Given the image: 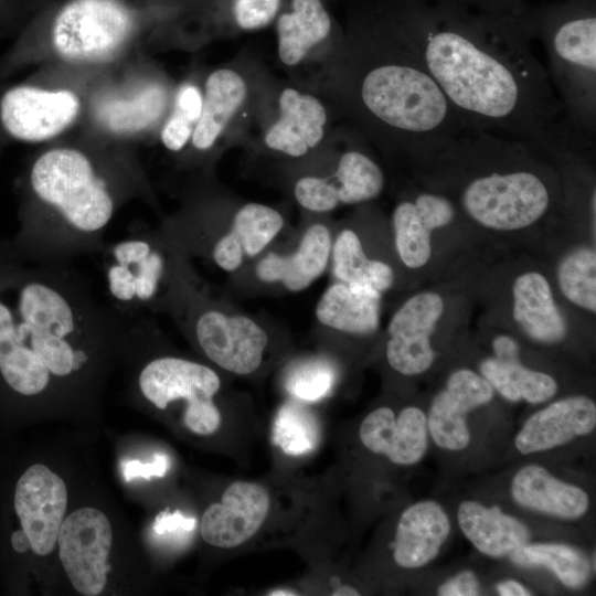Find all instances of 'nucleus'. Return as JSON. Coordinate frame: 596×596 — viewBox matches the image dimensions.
I'll return each instance as SVG.
<instances>
[{
    "mask_svg": "<svg viewBox=\"0 0 596 596\" xmlns=\"http://www.w3.org/2000/svg\"><path fill=\"white\" fill-rule=\"evenodd\" d=\"M392 18L469 128L542 151L583 149L534 53L530 4L489 12L401 0Z\"/></svg>",
    "mask_w": 596,
    "mask_h": 596,
    "instance_id": "obj_1",
    "label": "nucleus"
},
{
    "mask_svg": "<svg viewBox=\"0 0 596 596\" xmlns=\"http://www.w3.org/2000/svg\"><path fill=\"white\" fill-rule=\"evenodd\" d=\"M331 86L343 114L382 151L422 167L469 128L393 18L336 49Z\"/></svg>",
    "mask_w": 596,
    "mask_h": 596,
    "instance_id": "obj_2",
    "label": "nucleus"
},
{
    "mask_svg": "<svg viewBox=\"0 0 596 596\" xmlns=\"http://www.w3.org/2000/svg\"><path fill=\"white\" fill-rule=\"evenodd\" d=\"M545 152L521 140L466 129L426 161L432 183L453 187L464 212L494 231H517L550 210L554 192Z\"/></svg>",
    "mask_w": 596,
    "mask_h": 596,
    "instance_id": "obj_3",
    "label": "nucleus"
},
{
    "mask_svg": "<svg viewBox=\"0 0 596 596\" xmlns=\"http://www.w3.org/2000/svg\"><path fill=\"white\" fill-rule=\"evenodd\" d=\"M29 182L42 210L26 234L38 262L68 264L102 252L117 199L85 153L71 148L44 152L34 161Z\"/></svg>",
    "mask_w": 596,
    "mask_h": 596,
    "instance_id": "obj_4",
    "label": "nucleus"
},
{
    "mask_svg": "<svg viewBox=\"0 0 596 596\" xmlns=\"http://www.w3.org/2000/svg\"><path fill=\"white\" fill-rule=\"evenodd\" d=\"M534 39L566 123L582 148L596 137V0L530 6Z\"/></svg>",
    "mask_w": 596,
    "mask_h": 596,
    "instance_id": "obj_5",
    "label": "nucleus"
},
{
    "mask_svg": "<svg viewBox=\"0 0 596 596\" xmlns=\"http://www.w3.org/2000/svg\"><path fill=\"white\" fill-rule=\"evenodd\" d=\"M99 254L109 305L126 316L168 312L194 276L189 255L164 227L106 242Z\"/></svg>",
    "mask_w": 596,
    "mask_h": 596,
    "instance_id": "obj_6",
    "label": "nucleus"
},
{
    "mask_svg": "<svg viewBox=\"0 0 596 596\" xmlns=\"http://www.w3.org/2000/svg\"><path fill=\"white\" fill-rule=\"evenodd\" d=\"M168 312L220 369L245 376L262 366L269 344L266 330L253 318L225 309L196 278L179 291Z\"/></svg>",
    "mask_w": 596,
    "mask_h": 596,
    "instance_id": "obj_7",
    "label": "nucleus"
},
{
    "mask_svg": "<svg viewBox=\"0 0 596 596\" xmlns=\"http://www.w3.org/2000/svg\"><path fill=\"white\" fill-rule=\"evenodd\" d=\"M141 395L158 409L184 401L183 424L201 436L219 430L222 414L214 398L221 390V377L211 366L172 354L147 361L138 373Z\"/></svg>",
    "mask_w": 596,
    "mask_h": 596,
    "instance_id": "obj_8",
    "label": "nucleus"
},
{
    "mask_svg": "<svg viewBox=\"0 0 596 596\" xmlns=\"http://www.w3.org/2000/svg\"><path fill=\"white\" fill-rule=\"evenodd\" d=\"M364 136L354 127L345 132L343 150L324 174H306L296 180L294 196L305 210L327 213L341 205H354L380 195L385 177L380 164L363 147Z\"/></svg>",
    "mask_w": 596,
    "mask_h": 596,
    "instance_id": "obj_9",
    "label": "nucleus"
},
{
    "mask_svg": "<svg viewBox=\"0 0 596 596\" xmlns=\"http://www.w3.org/2000/svg\"><path fill=\"white\" fill-rule=\"evenodd\" d=\"M132 24L130 11L117 0H73L55 19L53 45L67 61H109L127 41Z\"/></svg>",
    "mask_w": 596,
    "mask_h": 596,
    "instance_id": "obj_10",
    "label": "nucleus"
},
{
    "mask_svg": "<svg viewBox=\"0 0 596 596\" xmlns=\"http://www.w3.org/2000/svg\"><path fill=\"white\" fill-rule=\"evenodd\" d=\"M111 542L109 520L97 509H78L63 521L57 536L60 560L79 594L96 596L104 590Z\"/></svg>",
    "mask_w": 596,
    "mask_h": 596,
    "instance_id": "obj_11",
    "label": "nucleus"
},
{
    "mask_svg": "<svg viewBox=\"0 0 596 596\" xmlns=\"http://www.w3.org/2000/svg\"><path fill=\"white\" fill-rule=\"evenodd\" d=\"M283 227L284 217L279 211L249 202L235 211L226 231L194 237L180 245L188 255L209 256L221 270L234 273L246 259L259 256Z\"/></svg>",
    "mask_w": 596,
    "mask_h": 596,
    "instance_id": "obj_12",
    "label": "nucleus"
},
{
    "mask_svg": "<svg viewBox=\"0 0 596 596\" xmlns=\"http://www.w3.org/2000/svg\"><path fill=\"white\" fill-rule=\"evenodd\" d=\"M494 390L471 369L453 371L426 412L429 438L441 450L459 453L469 447V414L489 404Z\"/></svg>",
    "mask_w": 596,
    "mask_h": 596,
    "instance_id": "obj_13",
    "label": "nucleus"
},
{
    "mask_svg": "<svg viewBox=\"0 0 596 596\" xmlns=\"http://www.w3.org/2000/svg\"><path fill=\"white\" fill-rule=\"evenodd\" d=\"M443 311V298L433 291L412 296L396 310L385 345L387 363L395 372L416 376L430 369L435 361L430 337Z\"/></svg>",
    "mask_w": 596,
    "mask_h": 596,
    "instance_id": "obj_14",
    "label": "nucleus"
},
{
    "mask_svg": "<svg viewBox=\"0 0 596 596\" xmlns=\"http://www.w3.org/2000/svg\"><path fill=\"white\" fill-rule=\"evenodd\" d=\"M272 507V494L264 485L234 481L223 491L220 501L203 512L200 523L202 539L220 549L240 547L263 528Z\"/></svg>",
    "mask_w": 596,
    "mask_h": 596,
    "instance_id": "obj_15",
    "label": "nucleus"
},
{
    "mask_svg": "<svg viewBox=\"0 0 596 596\" xmlns=\"http://www.w3.org/2000/svg\"><path fill=\"white\" fill-rule=\"evenodd\" d=\"M66 507V486L46 466L35 464L19 478L14 509L35 554L44 556L54 550Z\"/></svg>",
    "mask_w": 596,
    "mask_h": 596,
    "instance_id": "obj_16",
    "label": "nucleus"
},
{
    "mask_svg": "<svg viewBox=\"0 0 596 596\" xmlns=\"http://www.w3.org/2000/svg\"><path fill=\"white\" fill-rule=\"evenodd\" d=\"M78 109V98L70 91L19 86L2 96L0 118L6 130L13 137L25 141H43L70 126Z\"/></svg>",
    "mask_w": 596,
    "mask_h": 596,
    "instance_id": "obj_17",
    "label": "nucleus"
},
{
    "mask_svg": "<svg viewBox=\"0 0 596 596\" xmlns=\"http://www.w3.org/2000/svg\"><path fill=\"white\" fill-rule=\"evenodd\" d=\"M361 445L397 467L421 462L428 449L426 412L415 405L400 411L380 406L371 411L359 426Z\"/></svg>",
    "mask_w": 596,
    "mask_h": 596,
    "instance_id": "obj_18",
    "label": "nucleus"
},
{
    "mask_svg": "<svg viewBox=\"0 0 596 596\" xmlns=\"http://www.w3.org/2000/svg\"><path fill=\"white\" fill-rule=\"evenodd\" d=\"M596 428V404L586 395L556 400L530 415L514 437L523 456L552 450L590 435Z\"/></svg>",
    "mask_w": 596,
    "mask_h": 596,
    "instance_id": "obj_19",
    "label": "nucleus"
},
{
    "mask_svg": "<svg viewBox=\"0 0 596 596\" xmlns=\"http://www.w3.org/2000/svg\"><path fill=\"white\" fill-rule=\"evenodd\" d=\"M456 213L455 202L435 191L400 201L392 213V227L402 263L412 269L424 266L432 254V233L453 223Z\"/></svg>",
    "mask_w": 596,
    "mask_h": 596,
    "instance_id": "obj_20",
    "label": "nucleus"
},
{
    "mask_svg": "<svg viewBox=\"0 0 596 596\" xmlns=\"http://www.w3.org/2000/svg\"><path fill=\"white\" fill-rule=\"evenodd\" d=\"M328 111L312 94L284 88L277 99V117L265 130V146L290 158H301L323 140Z\"/></svg>",
    "mask_w": 596,
    "mask_h": 596,
    "instance_id": "obj_21",
    "label": "nucleus"
},
{
    "mask_svg": "<svg viewBox=\"0 0 596 596\" xmlns=\"http://www.w3.org/2000/svg\"><path fill=\"white\" fill-rule=\"evenodd\" d=\"M450 532L449 515L438 501L424 499L407 505L391 542L394 564L406 571L427 566L439 555Z\"/></svg>",
    "mask_w": 596,
    "mask_h": 596,
    "instance_id": "obj_22",
    "label": "nucleus"
},
{
    "mask_svg": "<svg viewBox=\"0 0 596 596\" xmlns=\"http://www.w3.org/2000/svg\"><path fill=\"white\" fill-rule=\"evenodd\" d=\"M332 240L324 223H313L305 230L292 252L262 255L255 265V275L262 283L281 285L288 291L305 290L329 266Z\"/></svg>",
    "mask_w": 596,
    "mask_h": 596,
    "instance_id": "obj_23",
    "label": "nucleus"
},
{
    "mask_svg": "<svg viewBox=\"0 0 596 596\" xmlns=\"http://www.w3.org/2000/svg\"><path fill=\"white\" fill-rule=\"evenodd\" d=\"M509 492L522 509L557 520H578L590 507L586 490L539 464L520 467L511 478Z\"/></svg>",
    "mask_w": 596,
    "mask_h": 596,
    "instance_id": "obj_24",
    "label": "nucleus"
},
{
    "mask_svg": "<svg viewBox=\"0 0 596 596\" xmlns=\"http://www.w3.org/2000/svg\"><path fill=\"white\" fill-rule=\"evenodd\" d=\"M456 515L461 533L487 557H508L531 541L528 524L496 504L467 499L458 504Z\"/></svg>",
    "mask_w": 596,
    "mask_h": 596,
    "instance_id": "obj_25",
    "label": "nucleus"
},
{
    "mask_svg": "<svg viewBox=\"0 0 596 596\" xmlns=\"http://www.w3.org/2000/svg\"><path fill=\"white\" fill-rule=\"evenodd\" d=\"M512 295L513 318L531 340L542 344H557L565 339L566 320L542 274L528 272L518 276Z\"/></svg>",
    "mask_w": 596,
    "mask_h": 596,
    "instance_id": "obj_26",
    "label": "nucleus"
},
{
    "mask_svg": "<svg viewBox=\"0 0 596 596\" xmlns=\"http://www.w3.org/2000/svg\"><path fill=\"white\" fill-rule=\"evenodd\" d=\"M248 93L246 78L236 70L219 68L209 75L201 114L191 136L194 148L204 151L214 146L245 106Z\"/></svg>",
    "mask_w": 596,
    "mask_h": 596,
    "instance_id": "obj_27",
    "label": "nucleus"
},
{
    "mask_svg": "<svg viewBox=\"0 0 596 596\" xmlns=\"http://www.w3.org/2000/svg\"><path fill=\"white\" fill-rule=\"evenodd\" d=\"M380 299L377 294L334 280L317 302L316 319L337 332L370 336L379 328Z\"/></svg>",
    "mask_w": 596,
    "mask_h": 596,
    "instance_id": "obj_28",
    "label": "nucleus"
},
{
    "mask_svg": "<svg viewBox=\"0 0 596 596\" xmlns=\"http://www.w3.org/2000/svg\"><path fill=\"white\" fill-rule=\"evenodd\" d=\"M332 22L320 0H292L276 24L277 54L286 66L301 64L330 35Z\"/></svg>",
    "mask_w": 596,
    "mask_h": 596,
    "instance_id": "obj_29",
    "label": "nucleus"
},
{
    "mask_svg": "<svg viewBox=\"0 0 596 596\" xmlns=\"http://www.w3.org/2000/svg\"><path fill=\"white\" fill-rule=\"evenodd\" d=\"M479 373L507 401L542 404L558 390L555 379L542 371L525 366L520 354L489 356L479 364Z\"/></svg>",
    "mask_w": 596,
    "mask_h": 596,
    "instance_id": "obj_30",
    "label": "nucleus"
},
{
    "mask_svg": "<svg viewBox=\"0 0 596 596\" xmlns=\"http://www.w3.org/2000/svg\"><path fill=\"white\" fill-rule=\"evenodd\" d=\"M167 92L160 84H143L128 94L107 95L95 105L100 124L116 134H130L152 125L164 111Z\"/></svg>",
    "mask_w": 596,
    "mask_h": 596,
    "instance_id": "obj_31",
    "label": "nucleus"
},
{
    "mask_svg": "<svg viewBox=\"0 0 596 596\" xmlns=\"http://www.w3.org/2000/svg\"><path fill=\"white\" fill-rule=\"evenodd\" d=\"M329 265L336 281L377 295L390 274L389 264L368 257L351 228H343L333 237Z\"/></svg>",
    "mask_w": 596,
    "mask_h": 596,
    "instance_id": "obj_32",
    "label": "nucleus"
},
{
    "mask_svg": "<svg viewBox=\"0 0 596 596\" xmlns=\"http://www.w3.org/2000/svg\"><path fill=\"white\" fill-rule=\"evenodd\" d=\"M508 557L519 566L549 570L568 589L582 588L592 574L590 562L583 552L561 542L530 541Z\"/></svg>",
    "mask_w": 596,
    "mask_h": 596,
    "instance_id": "obj_33",
    "label": "nucleus"
},
{
    "mask_svg": "<svg viewBox=\"0 0 596 596\" xmlns=\"http://www.w3.org/2000/svg\"><path fill=\"white\" fill-rule=\"evenodd\" d=\"M272 437L283 453L294 457L306 455L315 450L319 441L316 417L305 403L291 400L279 407Z\"/></svg>",
    "mask_w": 596,
    "mask_h": 596,
    "instance_id": "obj_34",
    "label": "nucleus"
},
{
    "mask_svg": "<svg viewBox=\"0 0 596 596\" xmlns=\"http://www.w3.org/2000/svg\"><path fill=\"white\" fill-rule=\"evenodd\" d=\"M557 281L563 295L592 313L596 311L595 249L578 246L570 251L557 266Z\"/></svg>",
    "mask_w": 596,
    "mask_h": 596,
    "instance_id": "obj_35",
    "label": "nucleus"
},
{
    "mask_svg": "<svg viewBox=\"0 0 596 596\" xmlns=\"http://www.w3.org/2000/svg\"><path fill=\"white\" fill-rule=\"evenodd\" d=\"M202 107V93L185 84L178 91L173 111L161 131V140L171 151H180L188 142L199 120Z\"/></svg>",
    "mask_w": 596,
    "mask_h": 596,
    "instance_id": "obj_36",
    "label": "nucleus"
},
{
    "mask_svg": "<svg viewBox=\"0 0 596 596\" xmlns=\"http://www.w3.org/2000/svg\"><path fill=\"white\" fill-rule=\"evenodd\" d=\"M334 377V370L326 360H307L298 363L288 372L286 390L291 400L305 404L315 403L330 393Z\"/></svg>",
    "mask_w": 596,
    "mask_h": 596,
    "instance_id": "obj_37",
    "label": "nucleus"
},
{
    "mask_svg": "<svg viewBox=\"0 0 596 596\" xmlns=\"http://www.w3.org/2000/svg\"><path fill=\"white\" fill-rule=\"evenodd\" d=\"M279 3L280 0H234V19L243 30L262 29L274 20Z\"/></svg>",
    "mask_w": 596,
    "mask_h": 596,
    "instance_id": "obj_38",
    "label": "nucleus"
},
{
    "mask_svg": "<svg viewBox=\"0 0 596 596\" xmlns=\"http://www.w3.org/2000/svg\"><path fill=\"white\" fill-rule=\"evenodd\" d=\"M482 590L478 575L470 570H464L448 577L436 588L439 596H477Z\"/></svg>",
    "mask_w": 596,
    "mask_h": 596,
    "instance_id": "obj_39",
    "label": "nucleus"
},
{
    "mask_svg": "<svg viewBox=\"0 0 596 596\" xmlns=\"http://www.w3.org/2000/svg\"><path fill=\"white\" fill-rule=\"evenodd\" d=\"M169 466L170 460L167 455L156 454L150 462H140L139 460L123 461L121 472L125 480L129 482L137 478L163 477Z\"/></svg>",
    "mask_w": 596,
    "mask_h": 596,
    "instance_id": "obj_40",
    "label": "nucleus"
},
{
    "mask_svg": "<svg viewBox=\"0 0 596 596\" xmlns=\"http://www.w3.org/2000/svg\"><path fill=\"white\" fill-rule=\"evenodd\" d=\"M195 526V520L184 517L179 511L161 512L153 523V531L160 536L190 532Z\"/></svg>",
    "mask_w": 596,
    "mask_h": 596,
    "instance_id": "obj_41",
    "label": "nucleus"
},
{
    "mask_svg": "<svg viewBox=\"0 0 596 596\" xmlns=\"http://www.w3.org/2000/svg\"><path fill=\"white\" fill-rule=\"evenodd\" d=\"M435 2L451 3L473 10L503 12L522 8L524 0H428Z\"/></svg>",
    "mask_w": 596,
    "mask_h": 596,
    "instance_id": "obj_42",
    "label": "nucleus"
},
{
    "mask_svg": "<svg viewBox=\"0 0 596 596\" xmlns=\"http://www.w3.org/2000/svg\"><path fill=\"white\" fill-rule=\"evenodd\" d=\"M496 593L500 596H529L532 592L521 582L512 578L496 584Z\"/></svg>",
    "mask_w": 596,
    "mask_h": 596,
    "instance_id": "obj_43",
    "label": "nucleus"
},
{
    "mask_svg": "<svg viewBox=\"0 0 596 596\" xmlns=\"http://www.w3.org/2000/svg\"><path fill=\"white\" fill-rule=\"evenodd\" d=\"M11 543L18 553H24L31 549L30 540L22 529L12 533Z\"/></svg>",
    "mask_w": 596,
    "mask_h": 596,
    "instance_id": "obj_44",
    "label": "nucleus"
},
{
    "mask_svg": "<svg viewBox=\"0 0 596 596\" xmlns=\"http://www.w3.org/2000/svg\"><path fill=\"white\" fill-rule=\"evenodd\" d=\"M334 596H358L360 595L359 590L354 587L343 585L338 587L337 589L332 590L331 593Z\"/></svg>",
    "mask_w": 596,
    "mask_h": 596,
    "instance_id": "obj_45",
    "label": "nucleus"
},
{
    "mask_svg": "<svg viewBox=\"0 0 596 596\" xmlns=\"http://www.w3.org/2000/svg\"><path fill=\"white\" fill-rule=\"evenodd\" d=\"M298 593H294V590H290V589H273V590H269V593L267 595H270V596H291V595H297Z\"/></svg>",
    "mask_w": 596,
    "mask_h": 596,
    "instance_id": "obj_46",
    "label": "nucleus"
}]
</instances>
